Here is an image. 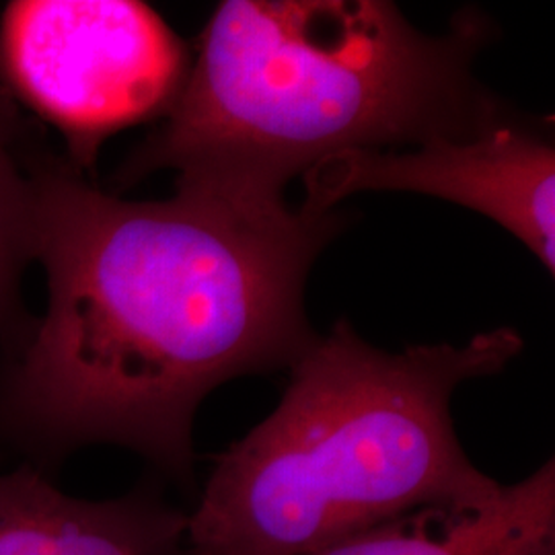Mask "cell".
Returning a JSON list of instances; mask_svg holds the SVG:
<instances>
[{
  "label": "cell",
  "mask_w": 555,
  "mask_h": 555,
  "mask_svg": "<svg viewBox=\"0 0 555 555\" xmlns=\"http://www.w3.org/2000/svg\"><path fill=\"white\" fill-rule=\"evenodd\" d=\"M43 315L4 341L0 442L50 469L112 442L194 488L192 426L222 383L313 341L302 293L346 217L254 210L178 188L128 202L64 159L31 157Z\"/></svg>",
  "instance_id": "6da1fadb"
},
{
  "label": "cell",
  "mask_w": 555,
  "mask_h": 555,
  "mask_svg": "<svg viewBox=\"0 0 555 555\" xmlns=\"http://www.w3.org/2000/svg\"><path fill=\"white\" fill-rule=\"evenodd\" d=\"M490 38L492 23L469 9L430 38L385 0H227L165 124L118 181L171 169L176 188L282 210L291 179L319 160L463 139L508 114L472 70Z\"/></svg>",
  "instance_id": "7a4b0ae2"
},
{
  "label": "cell",
  "mask_w": 555,
  "mask_h": 555,
  "mask_svg": "<svg viewBox=\"0 0 555 555\" xmlns=\"http://www.w3.org/2000/svg\"><path fill=\"white\" fill-rule=\"evenodd\" d=\"M522 350L513 327L385 352L337 321L291 364L276 410L233 442L188 513V555H311L500 483L456 438L451 399Z\"/></svg>",
  "instance_id": "3957f363"
},
{
  "label": "cell",
  "mask_w": 555,
  "mask_h": 555,
  "mask_svg": "<svg viewBox=\"0 0 555 555\" xmlns=\"http://www.w3.org/2000/svg\"><path fill=\"white\" fill-rule=\"evenodd\" d=\"M190 68L188 46L137 0H15L0 15L2 87L85 176L109 137L169 114Z\"/></svg>",
  "instance_id": "277c9868"
},
{
  "label": "cell",
  "mask_w": 555,
  "mask_h": 555,
  "mask_svg": "<svg viewBox=\"0 0 555 555\" xmlns=\"http://www.w3.org/2000/svg\"><path fill=\"white\" fill-rule=\"evenodd\" d=\"M302 208L332 212L357 192H416L496 220L554 274L555 151L543 126L513 112L463 139H435L410 153L346 151L305 176Z\"/></svg>",
  "instance_id": "5b68a950"
},
{
  "label": "cell",
  "mask_w": 555,
  "mask_h": 555,
  "mask_svg": "<svg viewBox=\"0 0 555 555\" xmlns=\"http://www.w3.org/2000/svg\"><path fill=\"white\" fill-rule=\"evenodd\" d=\"M188 513L155 479L126 496L80 500L34 465L0 476V555H188Z\"/></svg>",
  "instance_id": "8992f818"
},
{
  "label": "cell",
  "mask_w": 555,
  "mask_h": 555,
  "mask_svg": "<svg viewBox=\"0 0 555 555\" xmlns=\"http://www.w3.org/2000/svg\"><path fill=\"white\" fill-rule=\"evenodd\" d=\"M311 555H555V461L492 496L422 506Z\"/></svg>",
  "instance_id": "52a82bcc"
},
{
  "label": "cell",
  "mask_w": 555,
  "mask_h": 555,
  "mask_svg": "<svg viewBox=\"0 0 555 555\" xmlns=\"http://www.w3.org/2000/svg\"><path fill=\"white\" fill-rule=\"evenodd\" d=\"M34 259V169L20 155L11 119L0 109V336L7 341L27 319L20 302V282Z\"/></svg>",
  "instance_id": "ba28073f"
}]
</instances>
